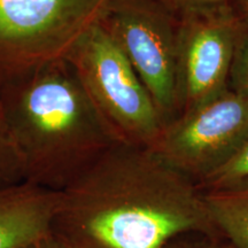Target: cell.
Wrapping results in <instances>:
<instances>
[{"label":"cell","mask_w":248,"mask_h":248,"mask_svg":"<svg viewBox=\"0 0 248 248\" xmlns=\"http://www.w3.org/2000/svg\"><path fill=\"white\" fill-rule=\"evenodd\" d=\"M217 231L233 248H248V178L203 190Z\"/></svg>","instance_id":"cell-9"},{"label":"cell","mask_w":248,"mask_h":248,"mask_svg":"<svg viewBox=\"0 0 248 248\" xmlns=\"http://www.w3.org/2000/svg\"><path fill=\"white\" fill-rule=\"evenodd\" d=\"M26 182L22 160L12 138L0 99V188Z\"/></svg>","instance_id":"cell-10"},{"label":"cell","mask_w":248,"mask_h":248,"mask_svg":"<svg viewBox=\"0 0 248 248\" xmlns=\"http://www.w3.org/2000/svg\"><path fill=\"white\" fill-rule=\"evenodd\" d=\"M248 139V95L229 88L164 125L153 150L201 184Z\"/></svg>","instance_id":"cell-6"},{"label":"cell","mask_w":248,"mask_h":248,"mask_svg":"<svg viewBox=\"0 0 248 248\" xmlns=\"http://www.w3.org/2000/svg\"><path fill=\"white\" fill-rule=\"evenodd\" d=\"M24 248H73L69 246L60 238L52 233L51 231L43 235V237L38 238V239L32 241V243L28 245Z\"/></svg>","instance_id":"cell-15"},{"label":"cell","mask_w":248,"mask_h":248,"mask_svg":"<svg viewBox=\"0 0 248 248\" xmlns=\"http://www.w3.org/2000/svg\"><path fill=\"white\" fill-rule=\"evenodd\" d=\"M64 58L117 140L153 148L164 128L162 117L137 73L98 18Z\"/></svg>","instance_id":"cell-3"},{"label":"cell","mask_w":248,"mask_h":248,"mask_svg":"<svg viewBox=\"0 0 248 248\" xmlns=\"http://www.w3.org/2000/svg\"><path fill=\"white\" fill-rule=\"evenodd\" d=\"M26 182L60 192L117 140L66 58L0 80Z\"/></svg>","instance_id":"cell-2"},{"label":"cell","mask_w":248,"mask_h":248,"mask_svg":"<svg viewBox=\"0 0 248 248\" xmlns=\"http://www.w3.org/2000/svg\"><path fill=\"white\" fill-rule=\"evenodd\" d=\"M128 59L162 117L181 114L178 16L161 0H107L98 16Z\"/></svg>","instance_id":"cell-4"},{"label":"cell","mask_w":248,"mask_h":248,"mask_svg":"<svg viewBox=\"0 0 248 248\" xmlns=\"http://www.w3.org/2000/svg\"><path fill=\"white\" fill-rule=\"evenodd\" d=\"M230 88L248 95V23L235 51L230 74Z\"/></svg>","instance_id":"cell-12"},{"label":"cell","mask_w":248,"mask_h":248,"mask_svg":"<svg viewBox=\"0 0 248 248\" xmlns=\"http://www.w3.org/2000/svg\"><path fill=\"white\" fill-rule=\"evenodd\" d=\"M245 178H248V139L231 160L201 183L200 187L202 190L221 187Z\"/></svg>","instance_id":"cell-11"},{"label":"cell","mask_w":248,"mask_h":248,"mask_svg":"<svg viewBox=\"0 0 248 248\" xmlns=\"http://www.w3.org/2000/svg\"><path fill=\"white\" fill-rule=\"evenodd\" d=\"M169 9L175 13L184 11L187 8L201 7V6H210L225 4V2H234L237 0H161Z\"/></svg>","instance_id":"cell-14"},{"label":"cell","mask_w":248,"mask_h":248,"mask_svg":"<svg viewBox=\"0 0 248 248\" xmlns=\"http://www.w3.org/2000/svg\"><path fill=\"white\" fill-rule=\"evenodd\" d=\"M233 4L235 5V7L238 8V11L240 12V14L243 15V17L248 23V0H237Z\"/></svg>","instance_id":"cell-16"},{"label":"cell","mask_w":248,"mask_h":248,"mask_svg":"<svg viewBox=\"0 0 248 248\" xmlns=\"http://www.w3.org/2000/svg\"><path fill=\"white\" fill-rule=\"evenodd\" d=\"M52 233L73 248H167L222 237L194 179L153 148L117 141L58 192Z\"/></svg>","instance_id":"cell-1"},{"label":"cell","mask_w":248,"mask_h":248,"mask_svg":"<svg viewBox=\"0 0 248 248\" xmlns=\"http://www.w3.org/2000/svg\"><path fill=\"white\" fill-rule=\"evenodd\" d=\"M177 16L182 114L230 88L247 22L233 2L187 8Z\"/></svg>","instance_id":"cell-7"},{"label":"cell","mask_w":248,"mask_h":248,"mask_svg":"<svg viewBox=\"0 0 248 248\" xmlns=\"http://www.w3.org/2000/svg\"><path fill=\"white\" fill-rule=\"evenodd\" d=\"M107 0H0V80L68 51Z\"/></svg>","instance_id":"cell-5"},{"label":"cell","mask_w":248,"mask_h":248,"mask_svg":"<svg viewBox=\"0 0 248 248\" xmlns=\"http://www.w3.org/2000/svg\"><path fill=\"white\" fill-rule=\"evenodd\" d=\"M58 192L23 182L0 188V248H24L49 232Z\"/></svg>","instance_id":"cell-8"},{"label":"cell","mask_w":248,"mask_h":248,"mask_svg":"<svg viewBox=\"0 0 248 248\" xmlns=\"http://www.w3.org/2000/svg\"><path fill=\"white\" fill-rule=\"evenodd\" d=\"M222 237L191 234L178 238L167 248H233L230 244L221 243Z\"/></svg>","instance_id":"cell-13"}]
</instances>
